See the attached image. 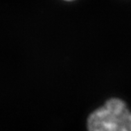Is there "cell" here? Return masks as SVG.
I'll use <instances>...</instances> for the list:
<instances>
[{
    "instance_id": "1",
    "label": "cell",
    "mask_w": 131,
    "mask_h": 131,
    "mask_svg": "<svg viewBox=\"0 0 131 131\" xmlns=\"http://www.w3.org/2000/svg\"><path fill=\"white\" fill-rule=\"evenodd\" d=\"M86 131H131V110L120 97L107 98L88 114Z\"/></svg>"
},
{
    "instance_id": "2",
    "label": "cell",
    "mask_w": 131,
    "mask_h": 131,
    "mask_svg": "<svg viewBox=\"0 0 131 131\" xmlns=\"http://www.w3.org/2000/svg\"><path fill=\"white\" fill-rule=\"evenodd\" d=\"M67 1H71V0H67Z\"/></svg>"
}]
</instances>
